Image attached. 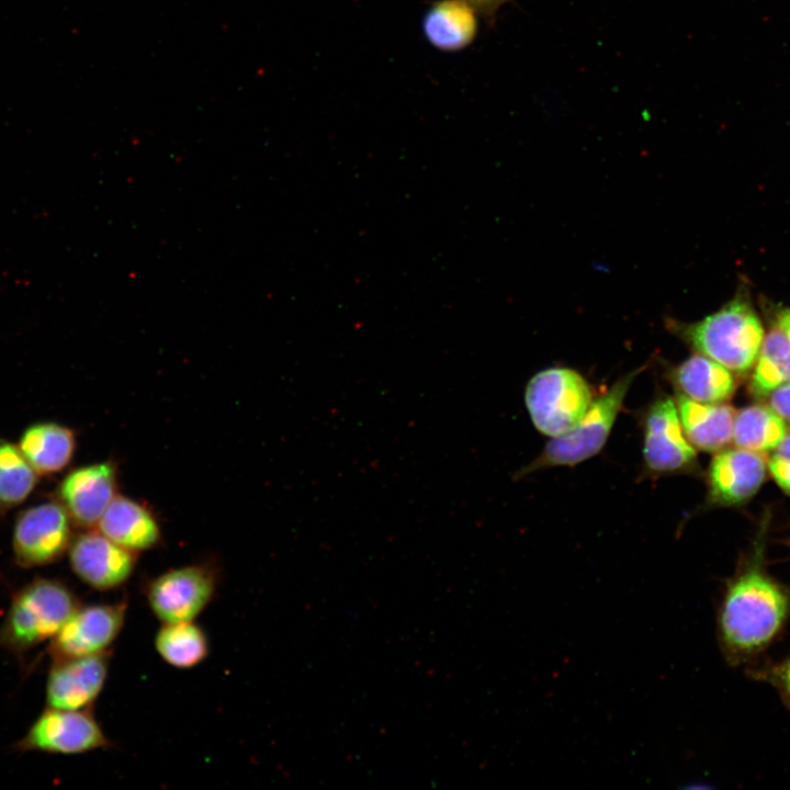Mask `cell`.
<instances>
[{"mask_svg":"<svg viewBox=\"0 0 790 790\" xmlns=\"http://www.w3.org/2000/svg\"><path fill=\"white\" fill-rule=\"evenodd\" d=\"M789 619L790 588L754 556L726 582L719 606V643L727 663L743 665L763 654Z\"/></svg>","mask_w":790,"mask_h":790,"instance_id":"obj_1","label":"cell"},{"mask_svg":"<svg viewBox=\"0 0 790 790\" xmlns=\"http://www.w3.org/2000/svg\"><path fill=\"white\" fill-rule=\"evenodd\" d=\"M666 325L698 353L736 373H745L754 365L764 341L758 316L740 297L699 321L687 324L668 318Z\"/></svg>","mask_w":790,"mask_h":790,"instance_id":"obj_2","label":"cell"},{"mask_svg":"<svg viewBox=\"0 0 790 790\" xmlns=\"http://www.w3.org/2000/svg\"><path fill=\"white\" fill-rule=\"evenodd\" d=\"M79 606L63 583L33 580L13 597L0 625V646L19 655L52 640Z\"/></svg>","mask_w":790,"mask_h":790,"instance_id":"obj_3","label":"cell"},{"mask_svg":"<svg viewBox=\"0 0 790 790\" xmlns=\"http://www.w3.org/2000/svg\"><path fill=\"white\" fill-rule=\"evenodd\" d=\"M641 371L642 368L620 377L605 394L594 399L584 417L567 432L553 437L538 458L517 476L553 466H572L597 454L603 448L623 399Z\"/></svg>","mask_w":790,"mask_h":790,"instance_id":"obj_4","label":"cell"},{"mask_svg":"<svg viewBox=\"0 0 790 790\" xmlns=\"http://www.w3.org/2000/svg\"><path fill=\"white\" fill-rule=\"evenodd\" d=\"M524 400L534 427L557 437L584 417L594 398L591 386L577 371L550 368L531 377Z\"/></svg>","mask_w":790,"mask_h":790,"instance_id":"obj_5","label":"cell"},{"mask_svg":"<svg viewBox=\"0 0 790 790\" xmlns=\"http://www.w3.org/2000/svg\"><path fill=\"white\" fill-rule=\"evenodd\" d=\"M217 578L204 565H187L162 573L146 588L150 610L162 623L194 621L214 597Z\"/></svg>","mask_w":790,"mask_h":790,"instance_id":"obj_6","label":"cell"},{"mask_svg":"<svg viewBox=\"0 0 790 790\" xmlns=\"http://www.w3.org/2000/svg\"><path fill=\"white\" fill-rule=\"evenodd\" d=\"M70 517L61 504L48 501L19 516L13 530V552L24 567L57 561L71 544Z\"/></svg>","mask_w":790,"mask_h":790,"instance_id":"obj_7","label":"cell"},{"mask_svg":"<svg viewBox=\"0 0 790 790\" xmlns=\"http://www.w3.org/2000/svg\"><path fill=\"white\" fill-rule=\"evenodd\" d=\"M127 603L79 606L50 640L48 653L54 661L105 653L120 634Z\"/></svg>","mask_w":790,"mask_h":790,"instance_id":"obj_8","label":"cell"},{"mask_svg":"<svg viewBox=\"0 0 790 790\" xmlns=\"http://www.w3.org/2000/svg\"><path fill=\"white\" fill-rule=\"evenodd\" d=\"M108 745L105 734L88 709L47 708L18 743V748L70 755Z\"/></svg>","mask_w":790,"mask_h":790,"instance_id":"obj_9","label":"cell"},{"mask_svg":"<svg viewBox=\"0 0 790 790\" xmlns=\"http://www.w3.org/2000/svg\"><path fill=\"white\" fill-rule=\"evenodd\" d=\"M643 455L655 473H676L695 464V447L685 436L676 403L669 396L657 398L646 413Z\"/></svg>","mask_w":790,"mask_h":790,"instance_id":"obj_10","label":"cell"},{"mask_svg":"<svg viewBox=\"0 0 790 790\" xmlns=\"http://www.w3.org/2000/svg\"><path fill=\"white\" fill-rule=\"evenodd\" d=\"M70 566L88 586L110 590L122 586L133 574L136 553L105 537L100 531H88L71 541Z\"/></svg>","mask_w":790,"mask_h":790,"instance_id":"obj_11","label":"cell"},{"mask_svg":"<svg viewBox=\"0 0 790 790\" xmlns=\"http://www.w3.org/2000/svg\"><path fill=\"white\" fill-rule=\"evenodd\" d=\"M108 670L106 653L54 661L46 681L47 708L88 709L102 691Z\"/></svg>","mask_w":790,"mask_h":790,"instance_id":"obj_12","label":"cell"},{"mask_svg":"<svg viewBox=\"0 0 790 790\" xmlns=\"http://www.w3.org/2000/svg\"><path fill=\"white\" fill-rule=\"evenodd\" d=\"M116 467L106 461L71 471L61 481L57 493L74 522L93 527L116 496Z\"/></svg>","mask_w":790,"mask_h":790,"instance_id":"obj_13","label":"cell"},{"mask_svg":"<svg viewBox=\"0 0 790 790\" xmlns=\"http://www.w3.org/2000/svg\"><path fill=\"white\" fill-rule=\"evenodd\" d=\"M767 463L760 453L742 448L723 450L711 461L708 483L712 503L731 506L751 498L761 486Z\"/></svg>","mask_w":790,"mask_h":790,"instance_id":"obj_14","label":"cell"},{"mask_svg":"<svg viewBox=\"0 0 790 790\" xmlns=\"http://www.w3.org/2000/svg\"><path fill=\"white\" fill-rule=\"evenodd\" d=\"M675 403L685 436L697 449L714 452L733 437L735 410L723 403H699L677 393Z\"/></svg>","mask_w":790,"mask_h":790,"instance_id":"obj_15","label":"cell"},{"mask_svg":"<svg viewBox=\"0 0 790 790\" xmlns=\"http://www.w3.org/2000/svg\"><path fill=\"white\" fill-rule=\"evenodd\" d=\"M98 529L116 544L135 553L155 546L160 539L154 516L139 503L116 495L98 522Z\"/></svg>","mask_w":790,"mask_h":790,"instance_id":"obj_16","label":"cell"},{"mask_svg":"<svg viewBox=\"0 0 790 790\" xmlns=\"http://www.w3.org/2000/svg\"><path fill=\"white\" fill-rule=\"evenodd\" d=\"M477 12L464 0H439L426 12L422 31L427 41L442 52L469 46L477 34Z\"/></svg>","mask_w":790,"mask_h":790,"instance_id":"obj_17","label":"cell"},{"mask_svg":"<svg viewBox=\"0 0 790 790\" xmlns=\"http://www.w3.org/2000/svg\"><path fill=\"white\" fill-rule=\"evenodd\" d=\"M670 377L678 393L699 403H722L733 395L736 387L730 370L701 353L681 362Z\"/></svg>","mask_w":790,"mask_h":790,"instance_id":"obj_18","label":"cell"},{"mask_svg":"<svg viewBox=\"0 0 790 790\" xmlns=\"http://www.w3.org/2000/svg\"><path fill=\"white\" fill-rule=\"evenodd\" d=\"M19 448L38 474L63 471L71 461L76 438L71 429L56 422H40L22 435Z\"/></svg>","mask_w":790,"mask_h":790,"instance_id":"obj_19","label":"cell"},{"mask_svg":"<svg viewBox=\"0 0 790 790\" xmlns=\"http://www.w3.org/2000/svg\"><path fill=\"white\" fill-rule=\"evenodd\" d=\"M787 433L786 420L770 406L752 405L735 414L732 440L738 448L763 454L772 451Z\"/></svg>","mask_w":790,"mask_h":790,"instance_id":"obj_20","label":"cell"},{"mask_svg":"<svg viewBox=\"0 0 790 790\" xmlns=\"http://www.w3.org/2000/svg\"><path fill=\"white\" fill-rule=\"evenodd\" d=\"M159 656L176 668H192L208 654L204 631L193 621L162 623L155 636Z\"/></svg>","mask_w":790,"mask_h":790,"instance_id":"obj_21","label":"cell"},{"mask_svg":"<svg viewBox=\"0 0 790 790\" xmlns=\"http://www.w3.org/2000/svg\"><path fill=\"white\" fill-rule=\"evenodd\" d=\"M749 390L756 397L768 396L790 382V340L781 329L771 330L763 341Z\"/></svg>","mask_w":790,"mask_h":790,"instance_id":"obj_22","label":"cell"},{"mask_svg":"<svg viewBox=\"0 0 790 790\" xmlns=\"http://www.w3.org/2000/svg\"><path fill=\"white\" fill-rule=\"evenodd\" d=\"M37 474L19 447L0 442V512L22 504L31 495Z\"/></svg>","mask_w":790,"mask_h":790,"instance_id":"obj_23","label":"cell"},{"mask_svg":"<svg viewBox=\"0 0 790 790\" xmlns=\"http://www.w3.org/2000/svg\"><path fill=\"white\" fill-rule=\"evenodd\" d=\"M772 451L767 466L776 483L790 496V432Z\"/></svg>","mask_w":790,"mask_h":790,"instance_id":"obj_24","label":"cell"},{"mask_svg":"<svg viewBox=\"0 0 790 790\" xmlns=\"http://www.w3.org/2000/svg\"><path fill=\"white\" fill-rule=\"evenodd\" d=\"M756 675L771 684L790 709V655L777 664L760 669Z\"/></svg>","mask_w":790,"mask_h":790,"instance_id":"obj_25","label":"cell"},{"mask_svg":"<svg viewBox=\"0 0 790 790\" xmlns=\"http://www.w3.org/2000/svg\"><path fill=\"white\" fill-rule=\"evenodd\" d=\"M769 406L786 421H790V382L769 394Z\"/></svg>","mask_w":790,"mask_h":790,"instance_id":"obj_26","label":"cell"},{"mask_svg":"<svg viewBox=\"0 0 790 790\" xmlns=\"http://www.w3.org/2000/svg\"><path fill=\"white\" fill-rule=\"evenodd\" d=\"M470 3L477 14L482 15L488 22L495 18L500 7L510 0H464Z\"/></svg>","mask_w":790,"mask_h":790,"instance_id":"obj_27","label":"cell"},{"mask_svg":"<svg viewBox=\"0 0 790 790\" xmlns=\"http://www.w3.org/2000/svg\"><path fill=\"white\" fill-rule=\"evenodd\" d=\"M778 327L790 340V309H786L779 315Z\"/></svg>","mask_w":790,"mask_h":790,"instance_id":"obj_28","label":"cell"}]
</instances>
